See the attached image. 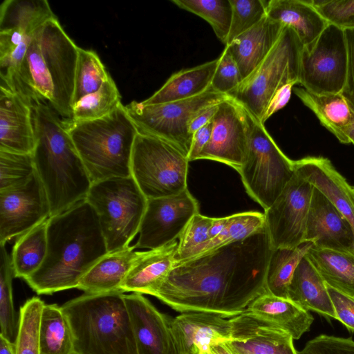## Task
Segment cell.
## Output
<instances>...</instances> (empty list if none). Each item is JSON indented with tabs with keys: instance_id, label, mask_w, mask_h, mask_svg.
<instances>
[{
	"instance_id": "obj_18",
	"label": "cell",
	"mask_w": 354,
	"mask_h": 354,
	"mask_svg": "<svg viewBox=\"0 0 354 354\" xmlns=\"http://www.w3.org/2000/svg\"><path fill=\"white\" fill-rule=\"evenodd\" d=\"M230 321L226 343L235 354H298L289 333L248 310Z\"/></svg>"
},
{
	"instance_id": "obj_57",
	"label": "cell",
	"mask_w": 354,
	"mask_h": 354,
	"mask_svg": "<svg viewBox=\"0 0 354 354\" xmlns=\"http://www.w3.org/2000/svg\"><path fill=\"white\" fill-rule=\"evenodd\" d=\"M171 354H178L174 344H173V346H172V350H171Z\"/></svg>"
},
{
	"instance_id": "obj_10",
	"label": "cell",
	"mask_w": 354,
	"mask_h": 354,
	"mask_svg": "<svg viewBox=\"0 0 354 354\" xmlns=\"http://www.w3.org/2000/svg\"><path fill=\"white\" fill-rule=\"evenodd\" d=\"M189 162L187 155L176 146L138 131L131 172L147 199L171 196L187 189Z\"/></svg>"
},
{
	"instance_id": "obj_29",
	"label": "cell",
	"mask_w": 354,
	"mask_h": 354,
	"mask_svg": "<svg viewBox=\"0 0 354 354\" xmlns=\"http://www.w3.org/2000/svg\"><path fill=\"white\" fill-rule=\"evenodd\" d=\"M218 58L173 73L151 97L142 101L152 105L185 100L207 91L218 65Z\"/></svg>"
},
{
	"instance_id": "obj_26",
	"label": "cell",
	"mask_w": 354,
	"mask_h": 354,
	"mask_svg": "<svg viewBox=\"0 0 354 354\" xmlns=\"http://www.w3.org/2000/svg\"><path fill=\"white\" fill-rule=\"evenodd\" d=\"M136 249L135 245H129L106 254L86 272L77 288L88 294L122 292V284L139 254Z\"/></svg>"
},
{
	"instance_id": "obj_6",
	"label": "cell",
	"mask_w": 354,
	"mask_h": 354,
	"mask_svg": "<svg viewBox=\"0 0 354 354\" xmlns=\"http://www.w3.org/2000/svg\"><path fill=\"white\" fill-rule=\"evenodd\" d=\"M64 120L92 183L131 176V156L138 130L122 104L97 120Z\"/></svg>"
},
{
	"instance_id": "obj_4",
	"label": "cell",
	"mask_w": 354,
	"mask_h": 354,
	"mask_svg": "<svg viewBox=\"0 0 354 354\" xmlns=\"http://www.w3.org/2000/svg\"><path fill=\"white\" fill-rule=\"evenodd\" d=\"M47 103H32L36 172L46 189L50 217L86 200L92 182L64 119Z\"/></svg>"
},
{
	"instance_id": "obj_39",
	"label": "cell",
	"mask_w": 354,
	"mask_h": 354,
	"mask_svg": "<svg viewBox=\"0 0 354 354\" xmlns=\"http://www.w3.org/2000/svg\"><path fill=\"white\" fill-rule=\"evenodd\" d=\"M171 2L207 21L217 38L226 45L232 13L230 0H172Z\"/></svg>"
},
{
	"instance_id": "obj_13",
	"label": "cell",
	"mask_w": 354,
	"mask_h": 354,
	"mask_svg": "<svg viewBox=\"0 0 354 354\" xmlns=\"http://www.w3.org/2000/svg\"><path fill=\"white\" fill-rule=\"evenodd\" d=\"M47 6L37 0H5L0 6L1 84L13 79L35 31L50 19Z\"/></svg>"
},
{
	"instance_id": "obj_27",
	"label": "cell",
	"mask_w": 354,
	"mask_h": 354,
	"mask_svg": "<svg viewBox=\"0 0 354 354\" xmlns=\"http://www.w3.org/2000/svg\"><path fill=\"white\" fill-rule=\"evenodd\" d=\"M266 16L292 29L303 46L313 42L328 24L309 0H269Z\"/></svg>"
},
{
	"instance_id": "obj_32",
	"label": "cell",
	"mask_w": 354,
	"mask_h": 354,
	"mask_svg": "<svg viewBox=\"0 0 354 354\" xmlns=\"http://www.w3.org/2000/svg\"><path fill=\"white\" fill-rule=\"evenodd\" d=\"M306 256L326 285L354 295V254L313 245Z\"/></svg>"
},
{
	"instance_id": "obj_30",
	"label": "cell",
	"mask_w": 354,
	"mask_h": 354,
	"mask_svg": "<svg viewBox=\"0 0 354 354\" xmlns=\"http://www.w3.org/2000/svg\"><path fill=\"white\" fill-rule=\"evenodd\" d=\"M289 333L299 339L309 330L313 317L291 300L265 292L253 300L246 309Z\"/></svg>"
},
{
	"instance_id": "obj_51",
	"label": "cell",
	"mask_w": 354,
	"mask_h": 354,
	"mask_svg": "<svg viewBox=\"0 0 354 354\" xmlns=\"http://www.w3.org/2000/svg\"><path fill=\"white\" fill-rule=\"evenodd\" d=\"M212 129V122L211 121L192 135L191 147L187 156L189 162L198 160L200 154L210 140Z\"/></svg>"
},
{
	"instance_id": "obj_5",
	"label": "cell",
	"mask_w": 354,
	"mask_h": 354,
	"mask_svg": "<svg viewBox=\"0 0 354 354\" xmlns=\"http://www.w3.org/2000/svg\"><path fill=\"white\" fill-rule=\"evenodd\" d=\"M61 307L75 354H138L123 292L84 293Z\"/></svg>"
},
{
	"instance_id": "obj_41",
	"label": "cell",
	"mask_w": 354,
	"mask_h": 354,
	"mask_svg": "<svg viewBox=\"0 0 354 354\" xmlns=\"http://www.w3.org/2000/svg\"><path fill=\"white\" fill-rule=\"evenodd\" d=\"M266 225L264 213L244 212L227 216V222L221 232L212 239L207 252L221 245L243 240Z\"/></svg>"
},
{
	"instance_id": "obj_12",
	"label": "cell",
	"mask_w": 354,
	"mask_h": 354,
	"mask_svg": "<svg viewBox=\"0 0 354 354\" xmlns=\"http://www.w3.org/2000/svg\"><path fill=\"white\" fill-rule=\"evenodd\" d=\"M345 30L328 24L311 44L303 46L299 63V84L317 93H341L346 80Z\"/></svg>"
},
{
	"instance_id": "obj_20",
	"label": "cell",
	"mask_w": 354,
	"mask_h": 354,
	"mask_svg": "<svg viewBox=\"0 0 354 354\" xmlns=\"http://www.w3.org/2000/svg\"><path fill=\"white\" fill-rule=\"evenodd\" d=\"M304 242L314 247L354 254V232L348 220L314 187Z\"/></svg>"
},
{
	"instance_id": "obj_25",
	"label": "cell",
	"mask_w": 354,
	"mask_h": 354,
	"mask_svg": "<svg viewBox=\"0 0 354 354\" xmlns=\"http://www.w3.org/2000/svg\"><path fill=\"white\" fill-rule=\"evenodd\" d=\"M285 26L267 16L225 46L236 62L242 81L266 59L279 39Z\"/></svg>"
},
{
	"instance_id": "obj_35",
	"label": "cell",
	"mask_w": 354,
	"mask_h": 354,
	"mask_svg": "<svg viewBox=\"0 0 354 354\" xmlns=\"http://www.w3.org/2000/svg\"><path fill=\"white\" fill-rule=\"evenodd\" d=\"M312 246V243L305 242L296 248H273L266 272L268 292L288 299V286L293 273Z\"/></svg>"
},
{
	"instance_id": "obj_36",
	"label": "cell",
	"mask_w": 354,
	"mask_h": 354,
	"mask_svg": "<svg viewBox=\"0 0 354 354\" xmlns=\"http://www.w3.org/2000/svg\"><path fill=\"white\" fill-rule=\"evenodd\" d=\"M111 77L95 51L78 47L72 106L98 90Z\"/></svg>"
},
{
	"instance_id": "obj_15",
	"label": "cell",
	"mask_w": 354,
	"mask_h": 354,
	"mask_svg": "<svg viewBox=\"0 0 354 354\" xmlns=\"http://www.w3.org/2000/svg\"><path fill=\"white\" fill-rule=\"evenodd\" d=\"M199 213L198 201L187 189L178 194L147 199L136 248H158L178 239Z\"/></svg>"
},
{
	"instance_id": "obj_23",
	"label": "cell",
	"mask_w": 354,
	"mask_h": 354,
	"mask_svg": "<svg viewBox=\"0 0 354 354\" xmlns=\"http://www.w3.org/2000/svg\"><path fill=\"white\" fill-rule=\"evenodd\" d=\"M294 167L341 212L354 232L353 188L330 160L322 156H307L294 160Z\"/></svg>"
},
{
	"instance_id": "obj_19",
	"label": "cell",
	"mask_w": 354,
	"mask_h": 354,
	"mask_svg": "<svg viewBox=\"0 0 354 354\" xmlns=\"http://www.w3.org/2000/svg\"><path fill=\"white\" fill-rule=\"evenodd\" d=\"M173 344L178 354H209L212 345L231 339V321L205 312L182 313L169 319Z\"/></svg>"
},
{
	"instance_id": "obj_28",
	"label": "cell",
	"mask_w": 354,
	"mask_h": 354,
	"mask_svg": "<svg viewBox=\"0 0 354 354\" xmlns=\"http://www.w3.org/2000/svg\"><path fill=\"white\" fill-rule=\"evenodd\" d=\"M288 299L308 311L336 319L326 283L306 256L300 261L293 273Z\"/></svg>"
},
{
	"instance_id": "obj_52",
	"label": "cell",
	"mask_w": 354,
	"mask_h": 354,
	"mask_svg": "<svg viewBox=\"0 0 354 354\" xmlns=\"http://www.w3.org/2000/svg\"><path fill=\"white\" fill-rule=\"evenodd\" d=\"M219 104L206 107L192 118L189 124V131L192 136L212 120Z\"/></svg>"
},
{
	"instance_id": "obj_58",
	"label": "cell",
	"mask_w": 354,
	"mask_h": 354,
	"mask_svg": "<svg viewBox=\"0 0 354 354\" xmlns=\"http://www.w3.org/2000/svg\"><path fill=\"white\" fill-rule=\"evenodd\" d=\"M353 191H354V186H353Z\"/></svg>"
},
{
	"instance_id": "obj_56",
	"label": "cell",
	"mask_w": 354,
	"mask_h": 354,
	"mask_svg": "<svg viewBox=\"0 0 354 354\" xmlns=\"http://www.w3.org/2000/svg\"><path fill=\"white\" fill-rule=\"evenodd\" d=\"M344 134L347 140V143H352L354 145V113L351 121L349 122L344 131Z\"/></svg>"
},
{
	"instance_id": "obj_43",
	"label": "cell",
	"mask_w": 354,
	"mask_h": 354,
	"mask_svg": "<svg viewBox=\"0 0 354 354\" xmlns=\"http://www.w3.org/2000/svg\"><path fill=\"white\" fill-rule=\"evenodd\" d=\"M35 172L32 153L0 150V191L26 183Z\"/></svg>"
},
{
	"instance_id": "obj_42",
	"label": "cell",
	"mask_w": 354,
	"mask_h": 354,
	"mask_svg": "<svg viewBox=\"0 0 354 354\" xmlns=\"http://www.w3.org/2000/svg\"><path fill=\"white\" fill-rule=\"evenodd\" d=\"M212 221L213 218L199 213L191 219L178 239L175 263L196 257L205 250L210 241Z\"/></svg>"
},
{
	"instance_id": "obj_11",
	"label": "cell",
	"mask_w": 354,
	"mask_h": 354,
	"mask_svg": "<svg viewBox=\"0 0 354 354\" xmlns=\"http://www.w3.org/2000/svg\"><path fill=\"white\" fill-rule=\"evenodd\" d=\"M227 98L209 89L185 100L152 105L132 101L124 106L138 131L165 140L188 156L192 138L190 120L201 110Z\"/></svg>"
},
{
	"instance_id": "obj_3",
	"label": "cell",
	"mask_w": 354,
	"mask_h": 354,
	"mask_svg": "<svg viewBox=\"0 0 354 354\" xmlns=\"http://www.w3.org/2000/svg\"><path fill=\"white\" fill-rule=\"evenodd\" d=\"M78 47L57 17L50 19L35 31L13 79L1 86L71 120Z\"/></svg>"
},
{
	"instance_id": "obj_44",
	"label": "cell",
	"mask_w": 354,
	"mask_h": 354,
	"mask_svg": "<svg viewBox=\"0 0 354 354\" xmlns=\"http://www.w3.org/2000/svg\"><path fill=\"white\" fill-rule=\"evenodd\" d=\"M232 13L226 45L250 30L266 17L268 1L230 0Z\"/></svg>"
},
{
	"instance_id": "obj_34",
	"label": "cell",
	"mask_w": 354,
	"mask_h": 354,
	"mask_svg": "<svg viewBox=\"0 0 354 354\" xmlns=\"http://www.w3.org/2000/svg\"><path fill=\"white\" fill-rule=\"evenodd\" d=\"M40 354H75L73 333L62 307L44 305L39 327Z\"/></svg>"
},
{
	"instance_id": "obj_46",
	"label": "cell",
	"mask_w": 354,
	"mask_h": 354,
	"mask_svg": "<svg viewBox=\"0 0 354 354\" xmlns=\"http://www.w3.org/2000/svg\"><path fill=\"white\" fill-rule=\"evenodd\" d=\"M330 24L343 30L354 29V0H309Z\"/></svg>"
},
{
	"instance_id": "obj_14",
	"label": "cell",
	"mask_w": 354,
	"mask_h": 354,
	"mask_svg": "<svg viewBox=\"0 0 354 354\" xmlns=\"http://www.w3.org/2000/svg\"><path fill=\"white\" fill-rule=\"evenodd\" d=\"M314 186L298 171L272 205L265 210L266 225L273 248H296L304 242Z\"/></svg>"
},
{
	"instance_id": "obj_7",
	"label": "cell",
	"mask_w": 354,
	"mask_h": 354,
	"mask_svg": "<svg viewBox=\"0 0 354 354\" xmlns=\"http://www.w3.org/2000/svg\"><path fill=\"white\" fill-rule=\"evenodd\" d=\"M86 200L97 214L109 252L129 246L139 233L147 204L133 178L93 183Z\"/></svg>"
},
{
	"instance_id": "obj_53",
	"label": "cell",
	"mask_w": 354,
	"mask_h": 354,
	"mask_svg": "<svg viewBox=\"0 0 354 354\" xmlns=\"http://www.w3.org/2000/svg\"><path fill=\"white\" fill-rule=\"evenodd\" d=\"M226 222L227 216L213 218L212 224L209 230L210 241L216 237L221 232Z\"/></svg>"
},
{
	"instance_id": "obj_24",
	"label": "cell",
	"mask_w": 354,
	"mask_h": 354,
	"mask_svg": "<svg viewBox=\"0 0 354 354\" xmlns=\"http://www.w3.org/2000/svg\"><path fill=\"white\" fill-rule=\"evenodd\" d=\"M177 246L178 241H175L158 248L139 252L121 290L153 296L175 264Z\"/></svg>"
},
{
	"instance_id": "obj_31",
	"label": "cell",
	"mask_w": 354,
	"mask_h": 354,
	"mask_svg": "<svg viewBox=\"0 0 354 354\" xmlns=\"http://www.w3.org/2000/svg\"><path fill=\"white\" fill-rule=\"evenodd\" d=\"M294 93L340 142L348 144L344 131L354 111L341 93L317 94L300 88Z\"/></svg>"
},
{
	"instance_id": "obj_50",
	"label": "cell",
	"mask_w": 354,
	"mask_h": 354,
	"mask_svg": "<svg viewBox=\"0 0 354 354\" xmlns=\"http://www.w3.org/2000/svg\"><path fill=\"white\" fill-rule=\"evenodd\" d=\"M295 84L294 83H288L276 91L271 98L261 120L262 124H264L265 122L270 116L287 104L290 98L292 87Z\"/></svg>"
},
{
	"instance_id": "obj_22",
	"label": "cell",
	"mask_w": 354,
	"mask_h": 354,
	"mask_svg": "<svg viewBox=\"0 0 354 354\" xmlns=\"http://www.w3.org/2000/svg\"><path fill=\"white\" fill-rule=\"evenodd\" d=\"M138 354H171L169 318L142 294L124 295Z\"/></svg>"
},
{
	"instance_id": "obj_47",
	"label": "cell",
	"mask_w": 354,
	"mask_h": 354,
	"mask_svg": "<svg viewBox=\"0 0 354 354\" xmlns=\"http://www.w3.org/2000/svg\"><path fill=\"white\" fill-rule=\"evenodd\" d=\"M298 354H354V339L319 335L308 341Z\"/></svg>"
},
{
	"instance_id": "obj_54",
	"label": "cell",
	"mask_w": 354,
	"mask_h": 354,
	"mask_svg": "<svg viewBox=\"0 0 354 354\" xmlns=\"http://www.w3.org/2000/svg\"><path fill=\"white\" fill-rule=\"evenodd\" d=\"M209 354H235L226 342H219L212 345Z\"/></svg>"
},
{
	"instance_id": "obj_16",
	"label": "cell",
	"mask_w": 354,
	"mask_h": 354,
	"mask_svg": "<svg viewBox=\"0 0 354 354\" xmlns=\"http://www.w3.org/2000/svg\"><path fill=\"white\" fill-rule=\"evenodd\" d=\"M50 217L48 198L37 172L26 183L0 191V245Z\"/></svg>"
},
{
	"instance_id": "obj_9",
	"label": "cell",
	"mask_w": 354,
	"mask_h": 354,
	"mask_svg": "<svg viewBox=\"0 0 354 354\" xmlns=\"http://www.w3.org/2000/svg\"><path fill=\"white\" fill-rule=\"evenodd\" d=\"M302 48L293 30L285 26L266 59L227 96L261 122L277 90L288 83L299 84V63Z\"/></svg>"
},
{
	"instance_id": "obj_45",
	"label": "cell",
	"mask_w": 354,
	"mask_h": 354,
	"mask_svg": "<svg viewBox=\"0 0 354 354\" xmlns=\"http://www.w3.org/2000/svg\"><path fill=\"white\" fill-rule=\"evenodd\" d=\"M241 82L239 67L229 49L225 46L218 57V65L209 89L227 96Z\"/></svg>"
},
{
	"instance_id": "obj_37",
	"label": "cell",
	"mask_w": 354,
	"mask_h": 354,
	"mask_svg": "<svg viewBox=\"0 0 354 354\" xmlns=\"http://www.w3.org/2000/svg\"><path fill=\"white\" fill-rule=\"evenodd\" d=\"M121 104L120 93L111 77L98 90L83 97L72 106L71 120H97L109 115Z\"/></svg>"
},
{
	"instance_id": "obj_2",
	"label": "cell",
	"mask_w": 354,
	"mask_h": 354,
	"mask_svg": "<svg viewBox=\"0 0 354 354\" xmlns=\"http://www.w3.org/2000/svg\"><path fill=\"white\" fill-rule=\"evenodd\" d=\"M47 254L25 279L39 295L77 288L83 276L109 252L97 214L86 200L48 221Z\"/></svg>"
},
{
	"instance_id": "obj_55",
	"label": "cell",
	"mask_w": 354,
	"mask_h": 354,
	"mask_svg": "<svg viewBox=\"0 0 354 354\" xmlns=\"http://www.w3.org/2000/svg\"><path fill=\"white\" fill-rule=\"evenodd\" d=\"M0 354H15V344L0 335Z\"/></svg>"
},
{
	"instance_id": "obj_17",
	"label": "cell",
	"mask_w": 354,
	"mask_h": 354,
	"mask_svg": "<svg viewBox=\"0 0 354 354\" xmlns=\"http://www.w3.org/2000/svg\"><path fill=\"white\" fill-rule=\"evenodd\" d=\"M212 122L210 140L198 160L218 161L239 171L248 143V124L244 108L228 97L218 104Z\"/></svg>"
},
{
	"instance_id": "obj_33",
	"label": "cell",
	"mask_w": 354,
	"mask_h": 354,
	"mask_svg": "<svg viewBox=\"0 0 354 354\" xmlns=\"http://www.w3.org/2000/svg\"><path fill=\"white\" fill-rule=\"evenodd\" d=\"M48 221L17 237L11 256L15 277L25 280L42 266L47 254Z\"/></svg>"
},
{
	"instance_id": "obj_40",
	"label": "cell",
	"mask_w": 354,
	"mask_h": 354,
	"mask_svg": "<svg viewBox=\"0 0 354 354\" xmlns=\"http://www.w3.org/2000/svg\"><path fill=\"white\" fill-rule=\"evenodd\" d=\"M44 302L37 297L20 307L15 354H40L39 327Z\"/></svg>"
},
{
	"instance_id": "obj_8",
	"label": "cell",
	"mask_w": 354,
	"mask_h": 354,
	"mask_svg": "<svg viewBox=\"0 0 354 354\" xmlns=\"http://www.w3.org/2000/svg\"><path fill=\"white\" fill-rule=\"evenodd\" d=\"M245 111L248 143L238 172L248 194L266 210L294 175V160L281 151L264 124L246 109Z\"/></svg>"
},
{
	"instance_id": "obj_48",
	"label": "cell",
	"mask_w": 354,
	"mask_h": 354,
	"mask_svg": "<svg viewBox=\"0 0 354 354\" xmlns=\"http://www.w3.org/2000/svg\"><path fill=\"white\" fill-rule=\"evenodd\" d=\"M326 286L335 310L336 319L348 330L354 332V295L344 293L328 285Z\"/></svg>"
},
{
	"instance_id": "obj_1",
	"label": "cell",
	"mask_w": 354,
	"mask_h": 354,
	"mask_svg": "<svg viewBox=\"0 0 354 354\" xmlns=\"http://www.w3.org/2000/svg\"><path fill=\"white\" fill-rule=\"evenodd\" d=\"M272 250L266 225L243 240L176 263L153 296L181 313L235 317L268 292L266 272Z\"/></svg>"
},
{
	"instance_id": "obj_38",
	"label": "cell",
	"mask_w": 354,
	"mask_h": 354,
	"mask_svg": "<svg viewBox=\"0 0 354 354\" xmlns=\"http://www.w3.org/2000/svg\"><path fill=\"white\" fill-rule=\"evenodd\" d=\"M0 246V335L15 344L19 328L12 296V281L15 276L11 257L6 246Z\"/></svg>"
},
{
	"instance_id": "obj_21",
	"label": "cell",
	"mask_w": 354,
	"mask_h": 354,
	"mask_svg": "<svg viewBox=\"0 0 354 354\" xmlns=\"http://www.w3.org/2000/svg\"><path fill=\"white\" fill-rule=\"evenodd\" d=\"M0 150L32 153L36 138L32 103L17 91L0 86Z\"/></svg>"
},
{
	"instance_id": "obj_49",
	"label": "cell",
	"mask_w": 354,
	"mask_h": 354,
	"mask_svg": "<svg viewBox=\"0 0 354 354\" xmlns=\"http://www.w3.org/2000/svg\"><path fill=\"white\" fill-rule=\"evenodd\" d=\"M347 45V69L341 94L354 111V29L345 30Z\"/></svg>"
}]
</instances>
